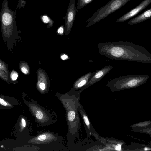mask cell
Segmentation results:
<instances>
[{"instance_id": "obj_5", "label": "cell", "mask_w": 151, "mask_h": 151, "mask_svg": "<svg viewBox=\"0 0 151 151\" xmlns=\"http://www.w3.org/2000/svg\"><path fill=\"white\" fill-rule=\"evenodd\" d=\"M151 3V0H144L135 8L131 10L119 18L117 23L123 22L134 17Z\"/></svg>"}, {"instance_id": "obj_14", "label": "cell", "mask_w": 151, "mask_h": 151, "mask_svg": "<svg viewBox=\"0 0 151 151\" xmlns=\"http://www.w3.org/2000/svg\"><path fill=\"white\" fill-rule=\"evenodd\" d=\"M18 75L16 72H12L11 74V77L12 79L14 80H16L17 78Z\"/></svg>"}, {"instance_id": "obj_1", "label": "cell", "mask_w": 151, "mask_h": 151, "mask_svg": "<svg viewBox=\"0 0 151 151\" xmlns=\"http://www.w3.org/2000/svg\"><path fill=\"white\" fill-rule=\"evenodd\" d=\"M98 52L111 60L151 63V54L142 46L122 41L99 43Z\"/></svg>"}, {"instance_id": "obj_16", "label": "cell", "mask_w": 151, "mask_h": 151, "mask_svg": "<svg viewBox=\"0 0 151 151\" xmlns=\"http://www.w3.org/2000/svg\"><path fill=\"white\" fill-rule=\"evenodd\" d=\"M83 119L86 125L89 126L90 125V122L87 116L86 115H83Z\"/></svg>"}, {"instance_id": "obj_19", "label": "cell", "mask_w": 151, "mask_h": 151, "mask_svg": "<svg viewBox=\"0 0 151 151\" xmlns=\"http://www.w3.org/2000/svg\"><path fill=\"white\" fill-rule=\"evenodd\" d=\"M0 103L1 105L3 106H6L7 105V104L1 98L0 99Z\"/></svg>"}, {"instance_id": "obj_23", "label": "cell", "mask_w": 151, "mask_h": 151, "mask_svg": "<svg viewBox=\"0 0 151 151\" xmlns=\"http://www.w3.org/2000/svg\"><path fill=\"white\" fill-rule=\"evenodd\" d=\"M22 125L23 127H25L26 126V122L24 118H22Z\"/></svg>"}, {"instance_id": "obj_7", "label": "cell", "mask_w": 151, "mask_h": 151, "mask_svg": "<svg viewBox=\"0 0 151 151\" xmlns=\"http://www.w3.org/2000/svg\"><path fill=\"white\" fill-rule=\"evenodd\" d=\"M151 17V8L131 19L128 24L132 25L144 21Z\"/></svg>"}, {"instance_id": "obj_17", "label": "cell", "mask_w": 151, "mask_h": 151, "mask_svg": "<svg viewBox=\"0 0 151 151\" xmlns=\"http://www.w3.org/2000/svg\"><path fill=\"white\" fill-rule=\"evenodd\" d=\"M64 32V28L63 26H62L60 27L57 30L58 32L60 34H63Z\"/></svg>"}, {"instance_id": "obj_20", "label": "cell", "mask_w": 151, "mask_h": 151, "mask_svg": "<svg viewBox=\"0 0 151 151\" xmlns=\"http://www.w3.org/2000/svg\"><path fill=\"white\" fill-rule=\"evenodd\" d=\"M21 70L23 73L25 74H26L28 73V70L24 67H22L21 68Z\"/></svg>"}, {"instance_id": "obj_11", "label": "cell", "mask_w": 151, "mask_h": 151, "mask_svg": "<svg viewBox=\"0 0 151 151\" xmlns=\"http://www.w3.org/2000/svg\"><path fill=\"white\" fill-rule=\"evenodd\" d=\"M68 119L70 121H72L74 119L75 116V113L74 111H70L68 114Z\"/></svg>"}, {"instance_id": "obj_13", "label": "cell", "mask_w": 151, "mask_h": 151, "mask_svg": "<svg viewBox=\"0 0 151 151\" xmlns=\"http://www.w3.org/2000/svg\"><path fill=\"white\" fill-rule=\"evenodd\" d=\"M36 116L38 119H40L43 117V114L40 111H37L35 114Z\"/></svg>"}, {"instance_id": "obj_2", "label": "cell", "mask_w": 151, "mask_h": 151, "mask_svg": "<svg viewBox=\"0 0 151 151\" xmlns=\"http://www.w3.org/2000/svg\"><path fill=\"white\" fill-rule=\"evenodd\" d=\"M150 77L147 74L131 75L120 76L111 79L108 86L115 89L134 87L145 83Z\"/></svg>"}, {"instance_id": "obj_15", "label": "cell", "mask_w": 151, "mask_h": 151, "mask_svg": "<svg viewBox=\"0 0 151 151\" xmlns=\"http://www.w3.org/2000/svg\"><path fill=\"white\" fill-rule=\"evenodd\" d=\"M46 138V136L45 134L39 135L37 137L38 139L40 141H43L45 140Z\"/></svg>"}, {"instance_id": "obj_8", "label": "cell", "mask_w": 151, "mask_h": 151, "mask_svg": "<svg viewBox=\"0 0 151 151\" xmlns=\"http://www.w3.org/2000/svg\"><path fill=\"white\" fill-rule=\"evenodd\" d=\"M92 74L90 72L81 77L74 83L73 88L76 89L84 86L88 82Z\"/></svg>"}, {"instance_id": "obj_6", "label": "cell", "mask_w": 151, "mask_h": 151, "mask_svg": "<svg viewBox=\"0 0 151 151\" xmlns=\"http://www.w3.org/2000/svg\"><path fill=\"white\" fill-rule=\"evenodd\" d=\"M113 68V67L112 65H108L93 72L88 82L83 87V88H85L94 84L101 80L110 72Z\"/></svg>"}, {"instance_id": "obj_3", "label": "cell", "mask_w": 151, "mask_h": 151, "mask_svg": "<svg viewBox=\"0 0 151 151\" xmlns=\"http://www.w3.org/2000/svg\"><path fill=\"white\" fill-rule=\"evenodd\" d=\"M130 0H111L105 5L98 9L89 18L86 27H88L99 22L109 15L120 9Z\"/></svg>"}, {"instance_id": "obj_18", "label": "cell", "mask_w": 151, "mask_h": 151, "mask_svg": "<svg viewBox=\"0 0 151 151\" xmlns=\"http://www.w3.org/2000/svg\"><path fill=\"white\" fill-rule=\"evenodd\" d=\"M39 86L40 88L42 90H44L45 88V85L43 83H41L39 85Z\"/></svg>"}, {"instance_id": "obj_21", "label": "cell", "mask_w": 151, "mask_h": 151, "mask_svg": "<svg viewBox=\"0 0 151 151\" xmlns=\"http://www.w3.org/2000/svg\"><path fill=\"white\" fill-rule=\"evenodd\" d=\"M115 149L117 150H120L121 149V145L120 144H118L115 147Z\"/></svg>"}, {"instance_id": "obj_9", "label": "cell", "mask_w": 151, "mask_h": 151, "mask_svg": "<svg viewBox=\"0 0 151 151\" xmlns=\"http://www.w3.org/2000/svg\"><path fill=\"white\" fill-rule=\"evenodd\" d=\"M93 0H78L77 4V11H78L91 2Z\"/></svg>"}, {"instance_id": "obj_12", "label": "cell", "mask_w": 151, "mask_h": 151, "mask_svg": "<svg viewBox=\"0 0 151 151\" xmlns=\"http://www.w3.org/2000/svg\"><path fill=\"white\" fill-rule=\"evenodd\" d=\"M150 123V121H145L139 123L135 125L134 126H143L147 125Z\"/></svg>"}, {"instance_id": "obj_22", "label": "cell", "mask_w": 151, "mask_h": 151, "mask_svg": "<svg viewBox=\"0 0 151 151\" xmlns=\"http://www.w3.org/2000/svg\"><path fill=\"white\" fill-rule=\"evenodd\" d=\"M61 58L63 60H65L68 58V56L65 54H64L61 56Z\"/></svg>"}, {"instance_id": "obj_4", "label": "cell", "mask_w": 151, "mask_h": 151, "mask_svg": "<svg viewBox=\"0 0 151 151\" xmlns=\"http://www.w3.org/2000/svg\"><path fill=\"white\" fill-rule=\"evenodd\" d=\"M76 1V0L70 1L65 18V32L67 35L71 31L76 18L77 11Z\"/></svg>"}, {"instance_id": "obj_10", "label": "cell", "mask_w": 151, "mask_h": 151, "mask_svg": "<svg viewBox=\"0 0 151 151\" xmlns=\"http://www.w3.org/2000/svg\"><path fill=\"white\" fill-rule=\"evenodd\" d=\"M40 18L42 21L45 23H50L52 24L53 21L48 16L46 15H42Z\"/></svg>"}]
</instances>
